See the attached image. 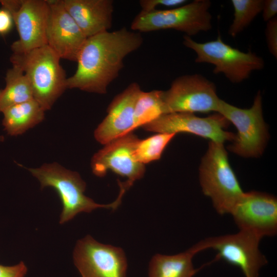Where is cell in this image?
Returning <instances> with one entry per match:
<instances>
[{"label":"cell","instance_id":"cell-1","mask_svg":"<svg viewBox=\"0 0 277 277\" xmlns=\"http://www.w3.org/2000/svg\"><path fill=\"white\" fill-rule=\"evenodd\" d=\"M143 42L140 32L126 27L87 38L77 58V69L67 79V88L106 94L123 69L124 58Z\"/></svg>","mask_w":277,"mask_h":277},{"label":"cell","instance_id":"cell-2","mask_svg":"<svg viewBox=\"0 0 277 277\" xmlns=\"http://www.w3.org/2000/svg\"><path fill=\"white\" fill-rule=\"evenodd\" d=\"M61 58L47 45L29 51L13 53L10 61L25 73L32 88L34 99L44 110H50L67 88Z\"/></svg>","mask_w":277,"mask_h":277},{"label":"cell","instance_id":"cell-3","mask_svg":"<svg viewBox=\"0 0 277 277\" xmlns=\"http://www.w3.org/2000/svg\"><path fill=\"white\" fill-rule=\"evenodd\" d=\"M39 181L41 188L51 187L57 193L63 205L60 224L73 219L82 212H90L97 208H117L125 191L120 190L116 200L108 204L96 203L84 194L86 183L80 174L67 170L56 163L45 164L39 168H28Z\"/></svg>","mask_w":277,"mask_h":277},{"label":"cell","instance_id":"cell-4","mask_svg":"<svg viewBox=\"0 0 277 277\" xmlns=\"http://www.w3.org/2000/svg\"><path fill=\"white\" fill-rule=\"evenodd\" d=\"M204 194L211 200L220 214H230L244 192L228 160L223 143L210 141L200 167Z\"/></svg>","mask_w":277,"mask_h":277},{"label":"cell","instance_id":"cell-5","mask_svg":"<svg viewBox=\"0 0 277 277\" xmlns=\"http://www.w3.org/2000/svg\"><path fill=\"white\" fill-rule=\"evenodd\" d=\"M210 6L209 0H195L171 9L141 11L132 21L131 29L137 32L173 29L191 37L211 29Z\"/></svg>","mask_w":277,"mask_h":277},{"label":"cell","instance_id":"cell-6","mask_svg":"<svg viewBox=\"0 0 277 277\" xmlns=\"http://www.w3.org/2000/svg\"><path fill=\"white\" fill-rule=\"evenodd\" d=\"M186 47L196 54L195 62L213 65L214 74L223 73L233 83L248 78L253 71L264 67L263 59L255 53L243 52L225 43L221 35L213 41L199 43L185 35L183 42Z\"/></svg>","mask_w":277,"mask_h":277},{"label":"cell","instance_id":"cell-7","mask_svg":"<svg viewBox=\"0 0 277 277\" xmlns=\"http://www.w3.org/2000/svg\"><path fill=\"white\" fill-rule=\"evenodd\" d=\"M217 112L232 123L238 130L233 143L228 147L229 150L244 157L262 154L268 133L263 119L260 92L248 109L236 107L220 99Z\"/></svg>","mask_w":277,"mask_h":277},{"label":"cell","instance_id":"cell-8","mask_svg":"<svg viewBox=\"0 0 277 277\" xmlns=\"http://www.w3.org/2000/svg\"><path fill=\"white\" fill-rule=\"evenodd\" d=\"M261 239L240 230L235 234L208 238L191 247L197 253L211 248L217 251L216 260L223 259L241 268L246 277H258L260 269L267 263L259 250Z\"/></svg>","mask_w":277,"mask_h":277},{"label":"cell","instance_id":"cell-9","mask_svg":"<svg viewBox=\"0 0 277 277\" xmlns=\"http://www.w3.org/2000/svg\"><path fill=\"white\" fill-rule=\"evenodd\" d=\"M166 114L217 112L220 98L215 85L199 74L180 76L163 91Z\"/></svg>","mask_w":277,"mask_h":277},{"label":"cell","instance_id":"cell-10","mask_svg":"<svg viewBox=\"0 0 277 277\" xmlns=\"http://www.w3.org/2000/svg\"><path fill=\"white\" fill-rule=\"evenodd\" d=\"M11 14L19 38L11 49L24 53L47 45L46 29L49 7L47 0L0 1Z\"/></svg>","mask_w":277,"mask_h":277},{"label":"cell","instance_id":"cell-11","mask_svg":"<svg viewBox=\"0 0 277 277\" xmlns=\"http://www.w3.org/2000/svg\"><path fill=\"white\" fill-rule=\"evenodd\" d=\"M139 140L132 132L105 145L92 158L93 174L103 177L108 170H111L127 178L125 182H118L128 189L134 182L143 176L145 172V165L138 162L134 156Z\"/></svg>","mask_w":277,"mask_h":277},{"label":"cell","instance_id":"cell-12","mask_svg":"<svg viewBox=\"0 0 277 277\" xmlns=\"http://www.w3.org/2000/svg\"><path fill=\"white\" fill-rule=\"evenodd\" d=\"M73 260L82 277H126L123 249L101 244L89 235L76 243Z\"/></svg>","mask_w":277,"mask_h":277},{"label":"cell","instance_id":"cell-13","mask_svg":"<svg viewBox=\"0 0 277 277\" xmlns=\"http://www.w3.org/2000/svg\"><path fill=\"white\" fill-rule=\"evenodd\" d=\"M240 230L260 239L277 232V200L271 195L257 191L244 192L231 211Z\"/></svg>","mask_w":277,"mask_h":277},{"label":"cell","instance_id":"cell-14","mask_svg":"<svg viewBox=\"0 0 277 277\" xmlns=\"http://www.w3.org/2000/svg\"><path fill=\"white\" fill-rule=\"evenodd\" d=\"M228 124L229 122L219 113L200 117L192 113L173 112L163 114L142 128L157 133L188 132L223 143L234 141L236 137L233 133L224 130Z\"/></svg>","mask_w":277,"mask_h":277},{"label":"cell","instance_id":"cell-15","mask_svg":"<svg viewBox=\"0 0 277 277\" xmlns=\"http://www.w3.org/2000/svg\"><path fill=\"white\" fill-rule=\"evenodd\" d=\"M49 12L47 45L60 57L76 62L87 37L65 8L62 0H47Z\"/></svg>","mask_w":277,"mask_h":277},{"label":"cell","instance_id":"cell-16","mask_svg":"<svg viewBox=\"0 0 277 277\" xmlns=\"http://www.w3.org/2000/svg\"><path fill=\"white\" fill-rule=\"evenodd\" d=\"M142 90L139 84H130L112 100L107 114L94 132L95 140L103 145L132 132L134 106Z\"/></svg>","mask_w":277,"mask_h":277},{"label":"cell","instance_id":"cell-17","mask_svg":"<svg viewBox=\"0 0 277 277\" xmlns=\"http://www.w3.org/2000/svg\"><path fill=\"white\" fill-rule=\"evenodd\" d=\"M62 1L65 8L87 38L111 28L113 1Z\"/></svg>","mask_w":277,"mask_h":277},{"label":"cell","instance_id":"cell-18","mask_svg":"<svg viewBox=\"0 0 277 277\" xmlns=\"http://www.w3.org/2000/svg\"><path fill=\"white\" fill-rule=\"evenodd\" d=\"M44 112L34 99L10 107L3 112L4 130L10 135L22 134L42 122Z\"/></svg>","mask_w":277,"mask_h":277},{"label":"cell","instance_id":"cell-19","mask_svg":"<svg viewBox=\"0 0 277 277\" xmlns=\"http://www.w3.org/2000/svg\"><path fill=\"white\" fill-rule=\"evenodd\" d=\"M196 253L191 247L175 255L155 254L149 264V277H193L196 270L192 258Z\"/></svg>","mask_w":277,"mask_h":277},{"label":"cell","instance_id":"cell-20","mask_svg":"<svg viewBox=\"0 0 277 277\" xmlns=\"http://www.w3.org/2000/svg\"><path fill=\"white\" fill-rule=\"evenodd\" d=\"M6 86L0 94V112L12 106L34 99L31 84L24 72L12 65L5 76Z\"/></svg>","mask_w":277,"mask_h":277},{"label":"cell","instance_id":"cell-21","mask_svg":"<svg viewBox=\"0 0 277 277\" xmlns=\"http://www.w3.org/2000/svg\"><path fill=\"white\" fill-rule=\"evenodd\" d=\"M166 114L163 91H141L135 104L132 132Z\"/></svg>","mask_w":277,"mask_h":277},{"label":"cell","instance_id":"cell-22","mask_svg":"<svg viewBox=\"0 0 277 277\" xmlns=\"http://www.w3.org/2000/svg\"><path fill=\"white\" fill-rule=\"evenodd\" d=\"M262 0H231L233 8V19L228 33L234 37L243 31L262 12Z\"/></svg>","mask_w":277,"mask_h":277},{"label":"cell","instance_id":"cell-23","mask_svg":"<svg viewBox=\"0 0 277 277\" xmlns=\"http://www.w3.org/2000/svg\"><path fill=\"white\" fill-rule=\"evenodd\" d=\"M175 134L159 133L146 139L139 140L134 151L135 160L144 165L159 160L165 148Z\"/></svg>","mask_w":277,"mask_h":277},{"label":"cell","instance_id":"cell-24","mask_svg":"<svg viewBox=\"0 0 277 277\" xmlns=\"http://www.w3.org/2000/svg\"><path fill=\"white\" fill-rule=\"evenodd\" d=\"M186 0H141L139 4L141 11L149 12L156 9L159 6L177 7L185 4Z\"/></svg>","mask_w":277,"mask_h":277},{"label":"cell","instance_id":"cell-25","mask_svg":"<svg viewBox=\"0 0 277 277\" xmlns=\"http://www.w3.org/2000/svg\"><path fill=\"white\" fill-rule=\"evenodd\" d=\"M265 35L268 50L276 58L277 57V19L274 17L267 22Z\"/></svg>","mask_w":277,"mask_h":277},{"label":"cell","instance_id":"cell-26","mask_svg":"<svg viewBox=\"0 0 277 277\" xmlns=\"http://www.w3.org/2000/svg\"><path fill=\"white\" fill-rule=\"evenodd\" d=\"M27 267L23 262L13 266L0 264V277H25Z\"/></svg>","mask_w":277,"mask_h":277},{"label":"cell","instance_id":"cell-27","mask_svg":"<svg viewBox=\"0 0 277 277\" xmlns=\"http://www.w3.org/2000/svg\"><path fill=\"white\" fill-rule=\"evenodd\" d=\"M14 24L11 13L2 7L0 9V35L5 36L10 32Z\"/></svg>","mask_w":277,"mask_h":277},{"label":"cell","instance_id":"cell-28","mask_svg":"<svg viewBox=\"0 0 277 277\" xmlns=\"http://www.w3.org/2000/svg\"><path fill=\"white\" fill-rule=\"evenodd\" d=\"M262 12L265 21L268 22L273 18L277 13V1H263Z\"/></svg>","mask_w":277,"mask_h":277},{"label":"cell","instance_id":"cell-29","mask_svg":"<svg viewBox=\"0 0 277 277\" xmlns=\"http://www.w3.org/2000/svg\"><path fill=\"white\" fill-rule=\"evenodd\" d=\"M1 91H2V90H0V94L1 93ZM4 137L3 136H1L0 135V141L3 142L4 141Z\"/></svg>","mask_w":277,"mask_h":277}]
</instances>
